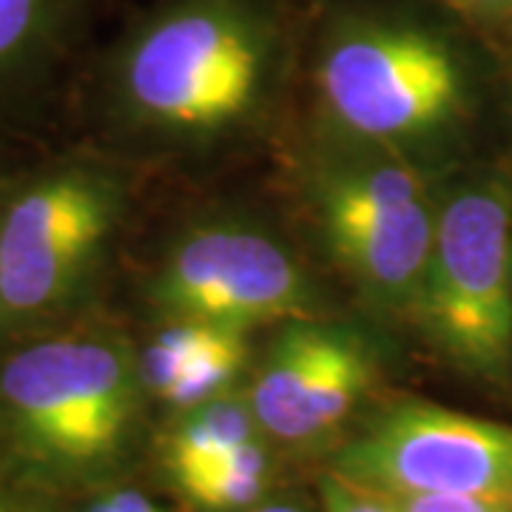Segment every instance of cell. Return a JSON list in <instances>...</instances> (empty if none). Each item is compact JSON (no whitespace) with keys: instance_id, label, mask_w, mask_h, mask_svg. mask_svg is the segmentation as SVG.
Instances as JSON below:
<instances>
[{"instance_id":"obj_1","label":"cell","mask_w":512,"mask_h":512,"mask_svg":"<svg viewBox=\"0 0 512 512\" xmlns=\"http://www.w3.org/2000/svg\"><path fill=\"white\" fill-rule=\"evenodd\" d=\"M140 367L94 339L40 342L0 373V399L18 450L55 473H97L126 450Z\"/></svg>"},{"instance_id":"obj_2","label":"cell","mask_w":512,"mask_h":512,"mask_svg":"<svg viewBox=\"0 0 512 512\" xmlns=\"http://www.w3.org/2000/svg\"><path fill=\"white\" fill-rule=\"evenodd\" d=\"M512 191L504 183L467 188L436 222L421 305L447 356L498 379L512 350Z\"/></svg>"},{"instance_id":"obj_3","label":"cell","mask_w":512,"mask_h":512,"mask_svg":"<svg viewBox=\"0 0 512 512\" xmlns=\"http://www.w3.org/2000/svg\"><path fill=\"white\" fill-rule=\"evenodd\" d=\"M333 473L379 495H512V427L439 404H396L339 450Z\"/></svg>"},{"instance_id":"obj_4","label":"cell","mask_w":512,"mask_h":512,"mask_svg":"<svg viewBox=\"0 0 512 512\" xmlns=\"http://www.w3.org/2000/svg\"><path fill=\"white\" fill-rule=\"evenodd\" d=\"M322 94L350 134L393 143L439 128L461 100L456 60L413 29H362L322 63Z\"/></svg>"},{"instance_id":"obj_5","label":"cell","mask_w":512,"mask_h":512,"mask_svg":"<svg viewBox=\"0 0 512 512\" xmlns=\"http://www.w3.org/2000/svg\"><path fill=\"white\" fill-rule=\"evenodd\" d=\"M262 55L242 20L185 12L154 26L128 57L126 89L146 117L174 128H217L254 103Z\"/></svg>"},{"instance_id":"obj_6","label":"cell","mask_w":512,"mask_h":512,"mask_svg":"<svg viewBox=\"0 0 512 512\" xmlns=\"http://www.w3.org/2000/svg\"><path fill=\"white\" fill-rule=\"evenodd\" d=\"M319 205L330 248L359 285L384 305H421L439 217L410 168H342L325 180Z\"/></svg>"},{"instance_id":"obj_7","label":"cell","mask_w":512,"mask_h":512,"mask_svg":"<svg viewBox=\"0 0 512 512\" xmlns=\"http://www.w3.org/2000/svg\"><path fill=\"white\" fill-rule=\"evenodd\" d=\"M154 299L168 316L245 330L296 319L308 302L299 265L251 228H202L165 262Z\"/></svg>"},{"instance_id":"obj_8","label":"cell","mask_w":512,"mask_h":512,"mask_svg":"<svg viewBox=\"0 0 512 512\" xmlns=\"http://www.w3.org/2000/svg\"><path fill=\"white\" fill-rule=\"evenodd\" d=\"M111 197L89 177H57L26 191L0 228V305L32 313L63 296L100 248Z\"/></svg>"},{"instance_id":"obj_9","label":"cell","mask_w":512,"mask_h":512,"mask_svg":"<svg viewBox=\"0 0 512 512\" xmlns=\"http://www.w3.org/2000/svg\"><path fill=\"white\" fill-rule=\"evenodd\" d=\"M370 376V356L353 333L293 322L268 350L248 404L271 439L316 444L348 419Z\"/></svg>"},{"instance_id":"obj_10","label":"cell","mask_w":512,"mask_h":512,"mask_svg":"<svg viewBox=\"0 0 512 512\" xmlns=\"http://www.w3.org/2000/svg\"><path fill=\"white\" fill-rule=\"evenodd\" d=\"M251 441H259V424L251 404L237 396H220L185 410L183 419L165 436V470L177 484L180 478L200 473Z\"/></svg>"},{"instance_id":"obj_11","label":"cell","mask_w":512,"mask_h":512,"mask_svg":"<svg viewBox=\"0 0 512 512\" xmlns=\"http://www.w3.org/2000/svg\"><path fill=\"white\" fill-rule=\"evenodd\" d=\"M271 476V461L259 441L234 450L217 464L177 481L180 493L211 512H234L254 507Z\"/></svg>"},{"instance_id":"obj_12","label":"cell","mask_w":512,"mask_h":512,"mask_svg":"<svg viewBox=\"0 0 512 512\" xmlns=\"http://www.w3.org/2000/svg\"><path fill=\"white\" fill-rule=\"evenodd\" d=\"M245 356H248L245 333L220 328L217 336L211 339V345L202 350L200 356L177 376V382L160 396V402L185 413V410H194L200 404L220 399L239 376Z\"/></svg>"},{"instance_id":"obj_13","label":"cell","mask_w":512,"mask_h":512,"mask_svg":"<svg viewBox=\"0 0 512 512\" xmlns=\"http://www.w3.org/2000/svg\"><path fill=\"white\" fill-rule=\"evenodd\" d=\"M217 325L205 322H191V319H174V325L151 342L140 359V382L160 399L185 367L191 365L202 350L211 345L217 336Z\"/></svg>"},{"instance_id":"obj_14","label":"cell","mask_w":512,"mask_h":512,"mask_svg":"<svg viewBox=\"0 0 512 512\" xmlns=\"http://www.w3.org/2000/svg\"><path fill=\"white\" fill-rule=\"evenodd\" d=\"M384 498L393 512H512L510 493H404Z\"/></svg>"},{"instance_id":"obj_15","label":"cell","mask_w":512,"mask_h":512,"mask_svg":"<svg viewBox=\"0 0 512 512\" xmlns=\"http://www.w3.org/2000/svg\"><path fill=\"white\" fill-rule=\"evenodd\" d=\"M322 490V510L325 512H393L390 501L379 493L353 484L348 478L328 473L319 484Z\"/></svg>"},{"instance_id":"obj_16","label":"cell","mask_w":512,"mask_h":512,"mask_svg":"<svg viewBox=\"0 0 512 512\" xmlns=\"http://www.w3.org/2000/svg\"><path fill=\"white\" fill-rule=\"evenodd\" d=\"M40 0H0V60L15 55L35 29Z\"/></svg>"},{"instance_id":"obj_17","label":"cell","mask_w":512,"mask_h":512,"mask_svg":"<svg viewBox=\"0 0 512 512\" xmlns=\"http://www.w3.org/2000/svg\"><path fill=\"white\" fill-rule=\"evenodd\" d=\"M94 507L100 512H163L151 498L137 490H117L103 495L100 501H94Z\"/></svg>"},{"instance_id":"obj_18","label":"cell","mask_w":512,"mask_h":512,"mask_svg":"<svg viewBox=\"0 0 512 512\" xmlns=\"http://www.w3.org/2000/svg\"><path fill=\"white\" fill-rule=\"evenodd\" d=\"M248 512H308L299 504H291V501H274V504H262V507H254Z\"/></svg>"},{"instance_id":"obj_19","label":"cell","mask_w":512,"mask_h":512,"mask_svg":"<svg viewBox=\"0 0 512 512\" xmlns=\"http://www.w3.org/2000/svg\"><path fill=\"white\" fill-rule=\"evenodd\" d=\"M464 3H473V6H501V3H510V0H464Z\"/></svg>"},{"instance_id":"obj_20","label":"cell","mask_w":512,"mask_h":512,"mask_svg":"<svg viewBox=\"0 0 512 512\" xmlns=\"http://www.w3.org/2000/svg\"><path fill=\"white\" fill-rule=\"evenodd\" d=\"M0 512H26V510H20V507H12V504H3V501H0Z\"/></svg>"},{"instance_id":"obj_21","label":"cell","mask_w":512,"mask_h":512,"mask_svg":"<svg viewBox=\"0 0 512 512\" xmlns=\"http://www.w3.org/2000/svg\"><path fill=\"white\" fill-rule=\"evenodd\" d=\"M86 512H100V510H97V507H94V504H92V507H89V510H86Z\"/></svg>"}]
</instances>
